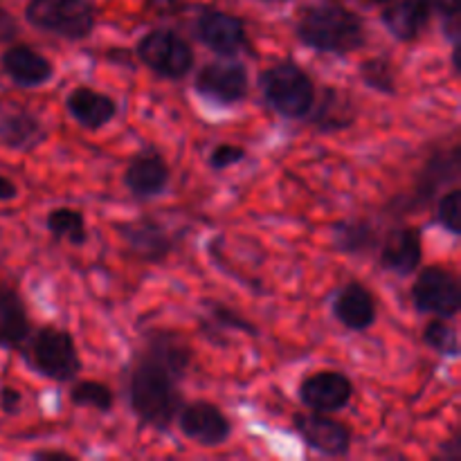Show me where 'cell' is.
<instances>
[{"label":"cell","instance_id":"obj_10","mask_svg":"<svg viewBox=\"0 0 461 461\" xmlns=\"http://www.w3.org/2000/svg\"><path fill=\"white\" fill-rule=\"evenodd\" d=\"M178 428L185 439L203 448H219L232 437V421L219 405L210 401H192L178 410Z\"/></svg>","mask_w":461,"mask_h":461},{"label":"cell","instance_id":"obj_30","mask_svg":"<svg viewBox=\"0 0 461 461\" xmlns=\"http://www.w3.org/2000/svg\"><path fill=\"white\" fill-rule=\"evenodd\" d=\"M248 158V151L239 144H216L210 151V158H207V165L212 167V171H225L230 167H237L239 162H243Z\"/></svg>","mask_w":461,"mask_h":461},{"label":"cell","instance_id":"obj_3","mask_svg":"<svg viewBox=\"0 0 461 461\" xmlns=\"http://www.w3.org/2000/svg\"><path fill=\"white\" fill-rule=\"evenodd\" d=\"M259 84L264 102L270 111L284 120H304L313 108L318 88L304 68L295 61H277L259 72Z\"/></svg>","mask_w":461,"mask_h":461},{"label":"cell","instance_id":"obj_23","mask_svg":"<svg viewBox=\"0 0 461 461\" xmlns=\"http://www.w3.org/2000/svg\"><path fill=\"white\" fill-rule=\"evenodd\" d=\"M333 248L345 255H363L378 246V232L372 221L347 219L333 225Z\"/></svg>","mask_w":461,"mask_h":461},{"label":"cell","instance_id":"obj_8","mask_svg":"<svg viewBox=\"0 0 461 461\" xmlns=\"http://www.w3.org/2000/svg\"><path fill=\"white\" fill-rule=\"evenodd\" d=\"M194 90L212 104L234 106V104L243 102L250 93L248 68L241 61L223 57H221V61L205 63L194 77Z\"/></svg>","mask_w":461,"mask_h":461},{"label":"cell","instance_id":"obj_31","mask_svg":"<svg viewBox=\"0 0 461 461\" xmlns=\"http://www.w3.org/2000/svg\"><path fill=\"white\" fill-rule=\"evenodd\" d=\"M23 408V394L12 385H5L0 390V410L5 414H18Z\"/></svg>","mask_w":461,"mask_h":461},{"label":"cell","instance_id":"obj_15","mask_svg":"<svg viewBox=\"0 0 461 461\" xmlns=\"http://www.w3.org/2000/svg\"><path fill=\"white\" fill-rule=\"evenodd\" d=\"M0 68L12 84L21 88H41L54 79V63L32 45H9L0 57Z\"/></svg>","mask_w":461,"mask_h":461},{"label":"cell","instance_id":"obj_37","mask_svg":"<svg viewBox=\"0 0 461 461\" xmlns=\"http://www.w3.org/2000/svg\"><path fill=\"white\" fill-rule=\"evenodd\" d=\"M147 3L151 5V7L156 9V12L171 14V12H174V9H178L180 0H147Z\"/></svg>","mask_w":461,"mask_h":461},{"label":"cell","instance_id":"obj_5","mask_svg":"<svg viewBox=\"0 0 461 461\" xmlns=\"http://www.w3.org/2000/svg\"><path fill=\"white\" fill-rule=\"evenodd\" d=\"M25 21L59 39L84 41L93 34L97 14L93 0H30Z\"/></svg>","mask_w":461,"mask_h":461},{"label":"cell","instance_id":"obj_33","mask_svg":"<svg viewBox=\"0 0 461 461\" xmlns=\"http://www.w3.org/2000/svg\"><path fill=\"white\" fill-rule=\"evenodd\" d=\"M432 14H439L444 21L459 18V0H426Z\"/></svg>","mask_w":461,"mask_h":461},{"label":"cell","instance_id":"obj_28","mask_svg":"<svg viewBox=\"0 0 461 461\" xmlns=\"http://www.w3.org/2000/svg\"><path fill=\"white\" fill-rule=\"evenodd\" d=\"M358 75L367 88L381 95H396V70L387 57H374L363 61Z\"/></svg>","mask_w":461,"mask_h":461},{"label":"cell","instance_id":"obj_24","mask_svg":"<svg viewBox=\"0 0 461 461\" xmlns=\"http://www.w3.org/2000/svg\"><path fill=\"white\" fill-rule=\"evenodd\" d=\"M45 230L52 234L57 241H66L70 246H86L88 243V228H86L84 212L75 207H54L45 216Z\"/></svg>","mask_w":461,"mask_h":461},{"label":"cell","instance_id":"obj_26","mask_svg":"<svg viewBox=\"0 0 461 461\" xmlns=\"http://www.w3.org/2000/svg\"><path fill=\"white\" fill-rule=\"evenodd\" d=\"M421 340L428 349L437 351L444 358H459V336L457 329L450 324V320L444 318H432L428 320L426 327H423Z\"/></svg>","mask_w":461,"mask_h":461},{"label":"cell","instance_id":"obj_9","mask_svg":"<svg viewBox=\"0 0 461 461\" xmlns=\"http://www.w3.org/2000/svg\"><path fill=\"white\" fill-rule=\"evenodd\" d=\"M194 34L207 50L223 59H234L243 52L252 54L246 21L234 16V14L221 12V9H205V12L198 14L196 23H194Z\"/></svg>","mask_w":461,"mask_h":461},{"label":"cell","instance_id":"obj_17","mask_svg":"<svg viewBox=\"0 0 461 461\" xmlns=\"http://www.w3.org/2000/svg\"><path fill=\"white\" fill-rule=\"evenodd\" d=\"M378 259H381L383 270L394 273L399 277L417 273L423 261L421 232L417 228H396L378 243Z\"/></svg>","mask_w":461,"mask_h":461},{"label":"cell","instance_id":"obj_39","mask_svg":"<svg viewBox=\"0 0 461 461\" xmlns=\"http://www.w3.org/2000/svg\"><path fill=\"white\" fill-rule=\"evenodd\" d=\"M264 3H284V0H264Z\"/></svg>","mask_w":461,"mask_h":461},{"label":"cell","instance_id":"obj_2","mask_svg":"<svg viewBox=\"0 0 461 461\" xmlns=\"http://www.w3.org/2000/svg\"><path fill=\"white\" fill-rule=\"evenodd\" d=\"M295 36L304 48L336 57H347L367 43L363 18L338 3L309 5L302 9Z\"/></svg>","mask_w":461,"mask_h":461},{"label":"cell","instance_id":"obj_13","mask_svg":"<svg viewBox=\"0 0 461 461\" xmlns=\"http://www.w3.org/2000/svg\"><path fill=\"white\" fill-rule=\"evenodd\" d=\"M124 187L140 201L162 196L171 183V169L158 149H142L126 165Z\"/></svg>","mask_w":461,"mask_h":461},{"label":"cell","instance_id":"obj_34","mask_svg":"<svg viewBox=\"0 0 461 461\" xmlns=\"http://www.w3.org/2000/svg\"><path fill=\"white\" fill-rule=\"evenodd\" d=\"M18 196V187L12 178L0 174V203H9Z\"/></svg>","mask_w":461,"mask_h":461},{"label":"cell","instance_id":"obj_11","mask_svg":"<svg viewBox=\"0 0 461 461\" xmlns=\"http://www.w3.org/2000/svg\"><path fill=\"white\" fill-rule=\"evenodd\" d=\"M295 432L306 446L324 457H347L354 446V432L347 423L329 417L324 412L295 414L293 417Z\"/></svg>","mask_w":461,"mask_h":461},{"label":"cell","instance_id":"obj_18","mask_svg":"<svg viewBox=\"0 0 461 461\" xmlns=\"http://www.w3.org/2000/svg\"><path fill=\"white\" fill-rule=\"evenodd\" d=\"M48 140L43 122L25 108H7L0 113V144L12 151L30 153Z\"/></svg>","mask_w":461,"mask_h":461},{"label":"cell","instance_id":"obj_38","mask_svg":"<svg viewBox=\"0 0 461 461\" xmlns=\"http://www.w3.org/2000/svg\"><path fill=\"white\" fill-rule=\"evenodd\" d=\"M372 3H376V5H387V3H392V0H372Z\"/></svg>","mask_w":461,"mask_h":461},{"label":"cell","instance_id":"obj_12","mask_svg":"<svg viewBox=\"0 0 461 461\" xmlns=\"http://www.w3.org/2000/svg\"><path fill=\"white\" fill-rule=\"evenodd\" d=\"M302 405L309 408L311 412H324L333 414L345 410L354 399V383L349 376L342 372H333V369H324V372H315L306 376L300 383L297 390Z\"/></svg>","mask_w":461,"mask_h":461},{"label":"cell","instance_id":"obj_1","mask_svg":"<svg viewBox=\"0 0 461 461\" xmlns=\"http://www.w3.org/2000/svg\"><path fill=\"white\" fill-rule=\"evenodd\" d=\"M192 347L176 333H151L129 374V405L142 426L167 432L183 408L180 383L192 367Z\"/></svg>","mask_w":461,"mask_h":461},{"label":"cell","instance_id":"obj_22","mask_svg":"<svg viewBox=\"0 0 461 461\" xmlns=\"http://www.w3.org/2000/svg\"><path fill=\"white\" fill-rule=\"evenodd\" d=\"M309 117L320 133H340L356 124V106L342 90L324 88L322 97H315Z\"/></svg>","mask_w":461,"mask_h":461},{"label":"cell","instance_id":"obj_16","mask_svg":"<svg viewBox=\"0 0 461 461\" xmlns=\"http://www.w3.org/2000/svg\"><path fill=\"white\" fill-rule=\"evenodd\" d=\"M117 232L124 239L129 250L144 264H160L174 250V241L165 225L149 216L117 225Z\"/></svg>","mask_w":461,"mask_h":461},{"label":"cell","instance_id":"obj_25","mask_svg":"<svg viewBox=\"0 0 461 461\" xmlns=\"http://www.w3.org/2000/svg\"><path fill=\"white\" fill-rule=\"evenodd\" d=\"M201 324L207 338L221 336V333H246V336L257 338V333H259L255 324L248 322L243 315L214 300L205 302V318L201 320Z\"/></svg>","mask_w":461,"mask_h":461},{"label":"cell","instance_id":"obj_6","mask_svg":"<svg viewBox=\"0 0 461 461\" xmlns=\"http://www.w3.org/2000/svg\"><path fill=\"white\" fill-rule=\"evenodd\" d=\"M135 54L140 61L162 79H185L194 70L196 54L187 39L174 30H151L138 41Z\"/></svg>","mask_w":461,"mask_h":461},{"label":"cell","instance_id":"obj_7","mask_svg":"<svg viewBox=\"0 0 461 461\" xmlns=\"http://www.w3.org/2000/svg\"><path fill=\"white\" fill-rule=\"evenodd\" d=\"M412 304L419 313L453 320L461 309L457 275L444 266H426L412 284Z\"/></svg>","mask_w":461,"mask_h":461},{"label":"cell","instance_id":"obj_4","mask_svg":"<svg viewBox=\"0 0 461 461\" xmlns=\"http://www.w3.org/2000/svg\"><path fill=\"white\" fill-rule=\"evenodd\" d=\"M23 358L27 367L54 383L75 381L81 372V358L75 338L59 327H41L23 342Z\"/></svg>","mask_w":461,"mask_h":461},{"label":"cell","instance_id":"obj_14","mask_svg":"<svg viewBox=\"0 0 461 461\" xmlns=\"http://www.w3.org/2000/svg\"><path fill=\"white\" fill-rule=\"evenodd\" d=\"M331 313L345 329L363 333L376 324L378 304L374 293L360 282H347L333 295Z\"/></svg>","mask_w":461,"mask_h":461},{"label":"cell","instance_id":"obj_35","mask_svg":"<svg viewBox=\"0 0 461 461\" xmlns=\"http://www.w3.org/2000/svg\"><path fill=\"white\" fill-rule=\"evenodd\" d=\"M439 457L450 459V461H457L461 457V446H459V437L457 435H455L453 439L446 441V444H441Z\"/></svg>","mask_w":461,"mask_h":461},{"label":"cell","instance_id":"obj_20","mask_svg":"<svg viewBox=\"0 0 461 461\" xmlns=\"http://www.w3.org/2000/svg\"><path fill=\"white\" fill-rule=\"evenodd\" d=\"M432 12L426 0H392L387 3L381 21L385 30L401 43H412L430 25Z\"/></svg>","mask_w":461,"mask_h":461},{"label":"cell","instance_id":"obj_27","mask_svg":"<svg viewBox=\"0 0 461 461\" xmlns=\"http://www.w3.org/2000/svg\"><path fill=\"white\" fill-rule=\"evenodd\" d=\"M70 401L77 408H90L97 412H111L115 405V394L106 383L99 381H79L72 385Z\"/></svg>","mask_w":461,"mask_h":461},{"label":"cell","instance_id":"obj_36","mask_svg":"<svg viewBox=\"0 0 461 461\" xmlns=\"http://www.w3.org/2000/svg\"><path fill=\"white\" fill-rule=\"evenodd\" d=\"M32 459H45V461L61 459V461H72V459H75V455L66 453V450H36V453H32Z\"/></svg>","mask_w":461,"mask_h":461},{"label":"cell","instance_id":"obj_19","mask_svg":"<svg viewBox=\"0 0 461 461\" xmlns=\"http://www.w3.org/2000/svg\"><path fill=\"white\" fill-rule=\"evenodd\" d=\"M66 108L72 120L88 131L104 129L117 115V102L88 86H77L66 97Z\"/></svg>","mask_w":461,"mask_h":461},{"label":"cell","instance_id":"obj_29","mask_svg":"<svg viewBox=\"0 0 461 461\" xmlns=\"http://www.w3.org/2000/svg\"><path fill=\"white\" fill-rule=\"evenodd\" d=\"M435 219L446 232L459 237L461 234V192L457 187L448 189L444 196H439V201H437Z\"/></svg>","mask_w":461,"mask_h":461},{"label":"cell","instance_id":"obj_21","mask_svg":"<svg viewBox=\"0 0 461 461\" xmlns=\"http://www.w3.org/2000/svg\"><path fill=\"white\" fill-rule=\"evenodd\" d=\"M30 333V313L21 293L0 282V349H21Z\"/></svg>","mask_w":461,"mask_h":461},{"label":"cell","instance_id":"obj_32","mask_svg":"<svg viewBox=\"0 0 461 461\" xmlns=\"http://www.w3.org/2000/svg\"><path fill=\"white\" fill-rule=\"evenodd\" d=\"M18 36V23L14 21L12 14L5 7H0V45L12 43Z\"/></svg>","mask_w":461,"mask_h":461}]
</instances>
